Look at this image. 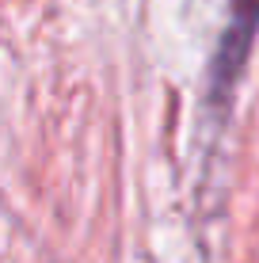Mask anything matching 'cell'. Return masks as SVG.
Segmentation results:
<instances>
[{"label": "cell", "mask_w": 259, "mask_h": 263, "mask_svg": "<svg viewBox=\"0 0 259 263\" xmlns=\"http://www.w3.org/2000/svg\"><path fill=\"white\" fill-rule=\"evenodd\" d=\"M255 31H259V0H229V23H225V34L217 42L213 72H210V84H213V96L217 99L229 96L236 72L244 69Z\"/></svg>", "instance_id": "obj_1"}]
</instances>
